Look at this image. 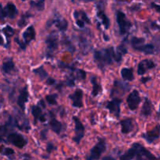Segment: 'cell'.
Returning <instances> with one entry per match:
<instances>
[{
    "mask_svg": "<svg viewBox=\"0 0 160 160\" xmlns=\"http://www.w3.org/2000/svg\"><path fill=\"white\" fill-rule=\"evenodd\" d=\"M121 76L124 81H131L134 80V73H133V70L131 68H123L121 70Z\"/></svg>",
    "mask_w": 160,
    "mask_h": 160,
    "instance_id": "23",
    "label": "cell"
},
{
    "mask_svg": "<svg viewBox=\"0 0 160 160\" xmlns=\"http://www.w3.org/2000/svg\"><path fill=\"white\" fill-rule=\"evenodd\" d=\"M156 67V64L152 60L150 59H145V60L142 61L140 63L138 64V73L139 75H144L147 70H151Z\"/></svg>",
    "mask_w": 160,
    "mask_h": 160,
    "instance_id": "11",
    "label": "cell"
},
{
    "mask_svg": "<svg viewBox=\"0 0 160 160\" xmlns=\"http://www.w3.org/2000/svg\"><path fill=\"white\" fill-rule=\"evenodd\" d=\"M76 23H77V24H78V26L79 27V28H83L84 27V22L82 20H80V19H77Z\"/></svg>",
    "mask_w": 160,
    "mask_h": 160,
    "instance_id": "42",
    "label": "cell"
},
{
    "mask_svg": "<svg viewBox=\"0 0 160 160\" xmlns=\"http://www.w3.org/2000/svg\"><path fill=\"white\" fill-rule=\"evenodd\" d=\"M67 84L70 87H73V86H74V80L73 78H67Z\"/></svg>",
    "mask_w": 160,
    "mask_h": 160,
    "instance_id": "41",
    "label": "cell"
},
{
    "mask_svg": "<svg viewBox=\"0 0 160 160\" xmlns=\"http://www.w3.org/2000/svg\"><path fill=\"white\" fill-rule=\"evenodd\" d=\"M160 137V125H157L156 128H153L152 131H148L145 134H142V138L147 141L148 143H152L153 142Z\"/></svg>",
    "mask_w": 160,
    "mask_h": 160,
    "instance_id": "10",
    "label": "cell"
},
{
    "mask_svg": "<svg viewBox=\"0 0 160 160\" xmlns=\"http://www.w3.org/2000/svg\"><path fill=\"white\" fill-rule=\"evenodd\" d=\"M46 83L47 84H48V85H53V84H56V80L53 79V78H48V79H47Z\"/></svg>",
    "mask_w": 160,
    "mask_h": 160,
    "instance_id": "43",
    "label": "cell"
},
{
    "mask_svg": "<svg viewBox=\"0 0 160 160\" xmlns=\"http://www.w3.org/2000/svg\"><path fill=\"white\" fill-rule=\"evenodd\" d=\"M35 30H34V27L30 26L29 28H27L26 31L23 32V40H24L25 44H29L31 41L34 40L35 39Z\"/></svg>",
    "mask_w": 160,
    "mask_h": 160,
    "instance_id": "16",
    "label": "cell"
},
{
    "mask_svg": "<svg viewBox=\"0 0 160 160\" xmlns=\"http://www.w3.org/2000/svg\"><path fill=\"white\" fill-rule=\"evenodd\" d=\"M130 88L129 86L128 85L125 83L121 82L120 81H116L115 83H114V86L112 89V92H111V95L113 96L115 94L120 93V91H122V93L124 95L125 92H127L128 91H129Z\"/></svg>",
    "mask_w": 160,
    "mask_h": 160,
    "instance_id": "14",
    "label": "cell"
},
{
    "mask_svg": "<svg viewBox=\"0 0 160 160\" xmlns=\"http://www.w3.org/2000/svg\"><path fill=\"white\" fill-rule=\"evenodd\" d=\"M3 44H4V40H3V38H2V36L0 35V45H2Z\"/></svg>",
    "mask_w": 160,
    "mask_h": 160,
    "instance_id": "48",
    "label": "cell"
},
{
    "mask_svg": "<svg viewBox=\"0 0 160 160\" xmlns=\"http://www.w3.org/2000/svg\"><path fill=\"white\" fill-rule=\"evenodd\" d=\"M28 98H29V94H28V88L27 86L20 92V95H19L18 98H17V104L20 106V109L23 111L25 109V104L28 102Z\"/></svg>",
    "mask_w": 160,
    "mask_h": 160,
    "instance_id": "13",
    "label": "cell"
},
{
    "mask_svg": "<svg viewBox=\"0 0 160 160\" xmlns=\"http://www.w3.org/2000/svg\"><path fill=\"white\" fill-rule=\"evenodd\" d=\"M6 12V15L11 19H13L16 16L18 13V10H17V7H16L15 5L13 3H8L6 6V9H5Z\"/></svg>",
    "mask_w": 160,
    "mask_h": 160,
    "instance_id": "20",
    "label": "cell"
},
{
    "mask_svg": "<svg viewBox=\"0 0 160 160\" xmlns=\"http://www.w3.org/2000/svg\"><path fill=\"white\" fill-rule=\"evenodd\" d=\"M55 149H56V147H55V145H53V144L52 143H48V145H47V148H46V150L48 152H52V151H54Z\"/></svg>",
    "mask_w": 160,
    "mask_h": 160,
    "instance_id": "38",
    "label": "cell"
},
{
    "mask_svg": "<svg viewBox=\"0 0 160 160\" xmlns=\"http://www.w3.org/2000/svg\"><path fill=\"white\" fill-rule=\"evenodd\" d=\"M53 23H56V27L59 28V31H62V32L67 31V28H68V22L64 18H56V20H53Z\"/></svg>",
    "mask_w": 160,
    "mask_h": 160,
    "instance_id": "22",
    "label": "cell"
},
{
    "mask_svg": "<svg viewBox=\"0 0 160 160\" xmlns=\"http://www.w3.org/2000/svg\"><path fill=\"white\" fill-rule=\"evenodd\" d=\"M116 51L113 48H109L104 49L103 51L96 50L94 53V58L96 61L98 67L100 69H103L106 65H109L115 60Z\"/></svg>",
    "mask_w": 160,
    "mask_h": 160,
    "instance_id": "1",
    "label": "cell"
},
{
    "mask_svg": "<svg viewBox=\"0 0 160 160\" xmlns=\"http://www.w3.org/2000/svg\"><path fill=\"white\" fill-rule=\"evenodd\" d=\"M149 80H150L149 78H142V80H141V81H142V82L143 83V84H145V83L148 82V81H149Z\"/></svg>",
    "mask_w": 160,
    "mask_h": 160,
    "instance_id": "46",
    "label": "cell"
},
{
    "mask_svg": "<svg viewBox=\"0 0 160 160\" xmlns=\"http://www.w3.org/2000/svg\"><path fill=\"white\" fill-rule=\"evenodd\" d=\"M73 120L75 123V135L73 139L76 143L79 144L84 135L85 128H84V126L83 125V123H81V121L78 117H73Z\"/></svg>",
    "mask_w": 160,
    "mask_h": 160,
    "instance_id": "6",
    "label": "cell"
},
{
    "mask_svg": "<svg viewBox=\"0 0 160 160\" xmlns=\"http://www.w3.org/2000/svg\"><path fill=\"white\" fill-rule=\"evenodd\" d=\"M154 41H156L159 45H160V37L159 38H154Z\"/></svg>",
    "mask_w": 160,
    "mask_h": 160,
    "instance_id": "49",
    "label": "cell"
},
{
    "mask_svg": "<svg viewBox=\"0 0 160 160\" xmlns=\"http://www.w3.org/2000/svg\"><path fill=\"white\" fill-rule=\"evenodd\" d=\"M127 102H128V107L130 109L135 110L141 102V97L139 95V92L137 90H134L132 92H131L127 98Z\"/></svg>",
    "mask_w": 160,
    "mask_h": 160,
    "instance_id": "7",
    "label": "cell"
},
{
    "mask_svg": "<svg viewBox=\"0 0 160 160\" xmlns=\"http://www.w3.org/2000/svg\"><path fill=\"white\" fill-rule=\"evenodd\" d=\"M73 101V106L77 108H81L83 106L82 98H83V92L81 89H78L75 91L73 94H72L70 96Z\"/></svg>",
    "mask_w": 160,
    "mask_h": 160,
    "instance_id": "12",
    "label": "cell"
},
{
    "mask_svg": "<svg viewBox=\"0 0 160 160\" xmlns=\"http://www.w3.org/2000/svg\"><path fill=\"white\" fill-rule=\"evenodd\" d=\"M102 160H115V159L112 158V156H105L102 159Z\"/></svg>",
    "mask_w": 160,
    "mask_h": 160,
    "instance_id": "47",
    "label": "cell"
},
{
    "mask_svg": "<svg viewBox=\"0 0 160 160\" xmlns=\"http://www.w3.org/2000/svg\"><path fill=\"white\" fill-rule=\"evenodd\" d=\"M106 149V144L104 139L99 138L98 143L92 148L89 156H88L86 160H97L100 158L103 152Z\"/></svg>",
    "mask_w": 160,
    "mask_h": 160,
    "instance_id": "3",
    "label": "cell"
},
{
    "mask_svg": "<svg viewBox=\"0 0 160 160\" xmlns=\"http://www.w3.org/2000/svg\"><path fill=\"white\" fill-rule=\"evenodd\" d=\"M145 40L144 38H138V37H134L131 39V45L133 46V48L135 49V48H138V47L142 46L144 45Z\"/></svg>",
    "mask_w": 160,
    "mask_h": 160,
    "instance_id": "26",
    "label": "cell"
},
{
    "mask_svg": "<svg viewBox=\"0 0 160 160\" xmlns=\"http://www.w3.org/2000/svg\"><path fill=\"white\" fill-rule=\"evenodd\" d=\"M33 72H34V73H36V74H37L42 80H44L45 78H48V73L45 71V69L43 68V67H40L37 69H34V70H33Z\"/></svg>",
    "mask_w": 160,
    "mask_h": 160,
    "instance_id": "30",
    "label": "cell"
},
{
    "mask_svg": "<svg viewBox=\"0 0 160 160\" xmlns=\"http://www.w3.org/2000/svg\"><path fill=\"white\" fill-rule=\"evenodd\" d=\"M122 102V100L120 98H113L111 101L108 102L106 104V109L109 110V112L113 114L116 117H120V104Z\"/></svg>",
    "mask_w": 160,
    "mask_h": 160,
    "instance_id": "9",
    "label": "cell"
},
{
    "mask_svg": "<svg viewBox=\"0 0 160 160\" xmlns=\"http://www.w3.org/2000/svg\"><path fill=\"white\" fill-rule=\"evenodd\" d=\"M46 136L47 130H43V131H42V132H41V138H42V140H45V139H46Z\"/></svg>",
    "mask_w": 160,
    "mask_h": 160,
    "instance_id": "45",
    "label": "cell"
},
{
    "mask_svg": "<svg viewBox=\"0 0 160 160\" xmlns=\"http://www.w3.org/2000/svg\"><path fill=\"white\" fill-rule=\"evenodd\" d=\"M28 17H29V16L24 15V16H23V17H22L20 20H19L17 24H18V26L20 27V28H23V27H24L25 25L28 23Z\"/></svg>",
    "mask_w": 160,
    "mask_h": 160,
    "instance_id": "34",
    "label": "cell"
},
{
    "mask_svg": "<svg viewBox=\"0 0 160 160\" xmlns=\"http://www.w3.org/2000/svg\"><path fill=\"white\" fill-rule=\"evenodd\" d=\"M7 141L10 142L14 146L17 147L19 148H22L27 145L28 142L25 139V138L23 135L18 133H11L8 135Z\"/></svg>",
    "mask_w": 160,
    "mask_h": 160,
    "instance_id": "5",
    "label": "cell"
},
{
    "mask_svg": "<svg viewBox=\"0 0 160 160\" xmlns=\"http://www.w3.org/2000/svg\"><path fill=\"white\" fill-rule=\"evenodd\" d=\"M3 32H4V34H6V37L9 38V37H12V36L13 35L15 31H14L13 28H12L10 26L7 25V26L3 29Z\"/></svg>",
    "mask_w": 160,
    "mask_h": 160,
    "instance_id": "32",
    "label": "cell"
},
{
    "mask_svg": "<svg viewBox=\"0 0 160 160\" xmlns=\"http://www.w3.org/2000/svg\"><path fill=\"white\" fill-rule=\"evenodd\" d=\"M56 98H57V95L53 94V95H47L45 97V99L49 105H55L56 104Z\"/></svg>",
    "mask_w": 160,
    "mask_h": 160,
    "instance_id": "33",
    "label": "cell"
},
{
    "mask_svg": "<svg viewBox=\"0 0 160 160\" xmlns=\"http://www.w3.org/2000/svg\"><path fill=\"white\" fill-rule=\"evenodd\" d=\"M103 7H104V6H100L99 3H98L97 16H98V17L102 20L105 28H106V29H108V28H109V25H110V21H109V19L108 18V17L106 15V13L104 12V11H103Z\"/></svg>",
    "mask_w": 160,
    "mask_h": 160,
    "instance_id": "17",
    "label": "cell"
},
{
    "mask_svg": "<svg viewBox=\"0 0 160 160\" xmlns=\"http://www.w3.org/2000/svg\"><path fill=\"white\" fill-rule=\"evenodd\" d=\"M80 48H81V51L84 54H87L89 51H90L91 48V45L90 42L88 41V39L85 37H82L81 36L80 37Z\"/></svg>",
    "mask_w": 160,
    "mask_h": 160,
    "instance_id": "21",
    "label": "cell"
},
{
    "mask_svg": "<svg viewBox=\"0 0 160 160\" xmlns=\"http://www.w3.org/2000/svg\"><path fill=\"white\" fill-rule=\"evenodd\" d=\"M152 111V104L148 98H145V102L142 109V115L144 117H148L151 115Z\"/></svg>",
    "mask_w": 160,
    "mask_h": 160,
    "instance_id": "19",
    "label": "cell"
},
{
    "mask_svg": "<svg viewBox=\"0 0 160 160\" xmlns=\"http://www.w3.org/2000/svg\"><path fill=\"white\" fill-rule=\"evenodd\" d=\"M151 6L153 8V9H156L158 12H159L160 13V5L159 4H156V3H155V2H152Z\"/></svg>",
    "mask_w": 160,
    "mask_h": 160,
    "instance_id": "40",
    "label": "cell"
},
{
    "mask_svg": "<svg viewBox=\"0 0 160 160\" xmlns=\"http://www.w3.org/2000/svg\"><path fill=\"white\" fill-rule=\"evenodd\" d=\"M30 5L32 8L38 9V11H42L45 9V1L44 0H40V1H31L30 2Z\"/></svg>",
    "mask_w": 160,
    "mask_h": 160,
    "instance_id": "29",
    "label": "cell"
},
{
    "mask_svg": "<svg viewBox=\"0 0 160 160\" xmlns=\"http://www.w3.org/2000/svg\"><path fill=\"white\" fill-rule=\"evenodd\" d=\"M15 65H14L13 61L11 59H7V60L5 61L2 64V70L5 73H10L12 70H13Z\"/></svg>",
    "mask_w": 160,
    "mask_h": 160,
    "instance_id": "24",
    "label": "cell"
},
{
    "mask_svg": "<svg viewBox=\"0 0 160 160\" xmlns=\"http://www.w3.org/2000/svg\"><path fill=\"white\" fill-rule=\"evenodd\" d=\"M81 18H82V20L84 22H86V23H90V20H89L88 17V15L86 14L85 12H84V11H81Z\"/></svg>",
    "mask_w": 160,
    "mask_h": 160,
    "instance_id": "36",
    "label": "cell"
},
{
    "mask_svg": "<svg viewBox=\"0 0 160 160\" xmlns=\"http://www.w3.org/2000/svg\"><path fill=\"white\" fill-rule=\"evenodd\" d=\"M45 42H46L48 54H52L55 50L57 49L59 45V38L56 32L51 33L46 38Z\"/></svg>",
    "mask_w": 160,
    "mask_h": 160,
    "instance_id": "8",
    "label": "cell"
},
{
    "mask_svg": "<svg viewBox=\"0 0 160 160\" xmlns=\"http://www.w3.org/2000/svg\"><path fill=\"white\" fill-rule=\"evenodd\" d=\"M15 41L17 42V43H18V45H20V48H21L22 49H25V48H26V45H25V43H23L22 42H20V41L19 40L18 38H17V39L15 38Z\"/></svg>",
    "mask_w": 160,
    "mask_h": 160,
    "instance_id": "44",
    "label": "cell"
},
{
    "mask_svg": "<svg viewBox=\"0 0 160 160\" xmlns=\"http://www.w3.org/2000/svg\"><path fill=\"white\" fill-rule=\"evenodd\" d=\"M135 151L134 159L136 160H158L157 158L150 152L140 143H134L132 145Z\"/></svg>",
    "mask_w": 160,
    "mask_h": 160,
    "instance_id": "2",
    "label": "cell"
},
{
    "mask_svg": "<svg viewBox=\"0 0 160 160\" xmlns=\"http://www.w3.org/2000/svg\"><path fill=\"white\" fill-rule=\"evenodd\" d=\"M92 84H93V89H92V94L93 96L95 97L98 95V93H99L100 92H101V85L96 82V78H95V77H94L92 79Z\"/></svg>",
    "mask_w": 160,
    "mask_h": 160,
    "instance_id": "27",
    "label": "cell"
},
{
    "mask_svg": "<svg viewBox=\"0 0 160 160\" xmlns=\"http://www.w3.org/2000/svg\"><path fill=\"white\" fill-rule=\"evenodd\" d=\"M135 50H138L139 52L145 53L147 55L154 54L156 52V47L152 44H144L142 46L138 47V48H135Z\"/></svg>",
    "mask_w": 160,
    "mask_h": 160,
    "instance_id": "18",
    "label": "cell"
},
{
    "mask_svg": "<svg viewBox=\"0 0 160 160\" xmlns=\"http://www.w3.org/2000/svg\"><path fill=\"white\" fill-rule=\"evenodd\" d=\"M32 115L34 116V123L37 122V120L42 116V109L38 106H32Z\"/></svg>",
    "mask_w": 160,
    "mask_h": 160,
    "instance_id": "31",
    "label": "cell"
},
{
    "mask_svg": "<svg viewBox=\"0 0 160 160\" xmlns=\"http://www.w3.org/2000/svg\"><path fill=\"white\" fill-rule=\"evenodd\" d=\"M49 125L51 129L54 132H56V134H59L61 132V130H62V123L59 121H58L57 120H56L55 118L52 119L49 122Z\"/></svg>",
    "mask_w": 160,
    "mask_h": 160,
    "instance_id": "25",
    "label": "cell"
},
{
    "mask_svg": "<svg viewBox=\"0 0 160 160\" xmlns=\"http://www.w3.org/2000/svg\"><path fill=\"white\" fill-rule=\"evenodd\" d=\"M117 22L121 34H126L131 28V23L128 20L124 12L121 10H118L117 12Z\"/></svg>",
    "mask_w": 160,
    "mask_h": 160,
    "instance_id": "4",
    "label": "cell"
},
{
    "mask_svg": "<svg viewBox=\"0 0 160 160\" xmlns=\"http://www.w3.org/2000/svg\"><path fill=\"white\" fill-rule=\"evenodd\" d=\"M121 131L123 134H129L134 129V123L131 118H126L120 121Z\"/></svg>",
    "mask_w": 160,
    "mask_h": 160,
    "instance_id": "15",
    "label": "cell"
},
{
    "mask_svg": "<svg viewBox=\"0 0 160 160\" xmlns=\"http://www.w3.org/2000/svg\"><path fill=\"white\" fill-rule=\"evenodd\" d=\"M117 52L118 53H120V55H124V54H126V53H128V50H127V48H126V47L124 46V45H119L118 47H117Z\"/></svg>",
    "mask_w": 160,
    "mask_h": 160,
    "instance_id": "35",
    "label": "cell"
},
{
    "mask_svg": "<svg viewBox=\"0 0 160 160\" xmlns=\"http://www.w3.org/2000/svg\"><path fill=\"white\" fill-rule=\"evenodd\" d=\"M4 154L6 155V156H11V155L14 154V151L12 148H7L4 150Z\"/></svg>",
    "mask_w": 160,
    "mask_h": 160,
    "instance_id": "39",
    "label": "cell"
},
{
    "mask_svg": "<svg viewBox=\"0 0 160 160\" xmlns=\"http://www.w3.org/2000/svg\"><path fill=\"white\" fill-rule=\"evenodd\" d=\"M78 76L80 79L84 80L86 78V72L83 70H79L78 71Z\"/></svg>",
    "mask_w": 160,
    "mask_h": 160,
    "instance_id": "37",
    "label": "cell"
},
{
    "mask_svg": "<svg viewBox=\"0 0 160 160\" xmlns=\"http://www.w3.org/2000/svg\"><path fill=\"white\" fill-rule=\"evenodd\" d=\"M134 155H135V151L134 147L132 146L125 154L120 156V160H131L134 159Z\"/></svg>",
    "mask_w": 160,
    "mask_h": 160,
    "instance_id": "28",
    "label": "cell"
}]
</instances>
